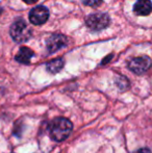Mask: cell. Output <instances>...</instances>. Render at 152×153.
I'll return each instance as SVG.
<instances>
[{"label":"cell","mask_w":152,"mask_h":153,"mask_svg":"<svg viewBox=\"0 0 152 153\" xmlns=\"http://www.w3.org/2000/svg\"><path fill=\"white\" fill-rule=\"evenodd\" d=\"M73 129L71 121L67 118H55L49 125V134L56 142H63L67 139Z\"/></svg>","instance_id":"6da1fadb"},{"label":"cell","mask_w":152,"mask_h":153,"mask_svg":"<svg viewBox=\"0 0 152 153\" xmlns=\"http://www.w3.org/2000/svg\"><path fill=\"white\" fill-rule=\"evenodd\" d=\"M10 33L12 39L17 43H24L27 42L33 36L30 27L26 24V22L23 20H17L10 26Z\"/></svg>","instance_id":"7a4b0ae2"},{"label":"cell","mask_w":152,"mask_h":153,"mask_svg":"<svg viewBox=\"0 0 152 153\" xmlns=\"http://www.w3.org/2000/svg\"><path fill=\"white\" fill-rule=\"evenodd\" d=\"M110 16L104 13H96V14L90 15L85 20L87 26L94 31H100L102 29H105L110 25Z\"/></svg>","instance_id":"3957f363"},{"label":"cell","mask_w":152,"mask_h":153,"mask_svg":"<svg viewBox=\"0 0 152 153\" xmlns=\"http://www.w3.org/2000/svg\"><path fill=\"white\" fill-rule=\"evenodd\" d=\"M151 65L152 61L150 57L147 56V55H143V56H138L132 59L131 61L128 62V68L134 74L142 75L149 70Z\"/></svg>","instance_id":"277c9868"},{"label":"cell","mask_w":152,"mask_h":153,"mask_svg":"<svg viewBox=\"0 0 152 153\" xmlns=\"http://www.w3.org/2000/svg\"><path fill=\"white\" fill-rule=\"evenodd\" d=\"M49 18V10L44 5L33 7L29 13V21L33 25H43Z\"/></svg>","instance_id":"5b68a950"},{"label":"cell","mask_w":152,"mask_h":153,"mask_svg":"<svg viewBox=\"0 0 152 153\" xmlns=\"http://www.w3.org/2000/svg\"><path fill=\"white\" fill-rule=\"evenodd\" d=\"M67 45V38L62 33H54L46 41V47L48 52L54 53Z\"/></svg>","instance_id":"8992f818"},{"label":"cell","mask_w":152,"mask_h":153,"mask_svg":"<svg viewBox=\"0 0 152 153\" xmlns=\"http://www.w3.org/2000/svg\"><path fill=\"white\" fill-rule=\"evenodd\" d=\"M133 12L138 16H148L152 12V2L150 0H138L133 5Z\"/></svg>","instance_id":"52a82bcc"},{"label":"cell","mask_w":152,"mask_h":153,"mask_svg":"<svg viewBox=\"0 0 152 153\" xmlns=\"http://www.w3.org/2000/svg\"><path fill=\"white\" fill-rule=\"evenodd\" d=\"M33 55H35V53H33V51L31 50L30 48L23 46L19 49V52L17 53V55L15 56V59L18 62H20V64L28 65L29 62H30V59Z\"/></svg>","instance_id":"ba28073f"},{"label":"cell","mask_w":152,"mask_h":153,"mask_svg":"<svg viewBox=\"0 0 152 153\" xmlns=\"http://www.w3.org/2000/svg\"><path fill=\"white\" fill-rule=\"evenodd\" d=\"M64 61L63 59H52L49 62H47L46 65V68H47V71L52 74H55V73L59 72V71L63 69L64 67Z\"/></svg>","instance_id":"9c48e42d"},{"label":"cell","mask_w":152,"mask_h":153,"mask_svg":"<svg viewBox=\"0 0 152 153\" xmlns=\"http://www.w3.org/2000/svg\"><path fill=\"white\" fill-rule=\"evenodd\" d=\"M82 2L85 5L96 7V6L100 5V4L102 3V0H82Z\"/></svg>","instance_id":"30bf717a"},{"label":"cell","mask_w":152,"mask_h":153,"mask_svg":"<svg viewBox=\"0 0 152 153\" xmlns=\"http://www.w3.org/2000/svg\"><path fill=\"white\" fill-rule=\"evenodd\" d=\"M136 153H151V151L148 148H142V149H139Z\"/></svg>","instance_id":"8fae6325"},{"label":"cell","mask_w":152,"mask_h":153,"mask_svg":"<svg viewBox=\"0 0 152 153\" xmlns=\"http://www.w3.org/2000/svg\"><path fill=\"white\" fill-rule=\"evenodd\" d=\"M23 1H24L25 3H27V4H33V3H36L38 0H23Z\"/></svg>","instance_id":"7c38bea8"},{"label":"cell","mask_w":152,"mask_h":153,"mask_svg":"<svg viewBox=\"0 0 152 153\" xmlns=\"http://www.w3.org/2000/svg\"><path fill=\"white\" fill-rule=\"evenodd\" d=\"M1 10H2V8H1V7H0V13H1Z\"/></svg>","instance_id":"4fadbf2b"}]
</instances>
